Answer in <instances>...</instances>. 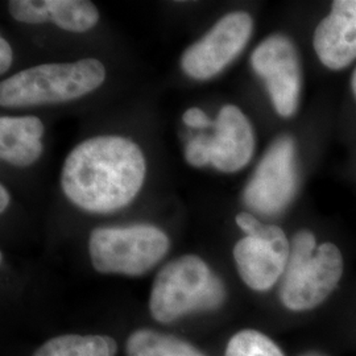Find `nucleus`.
<instances>
[{
    "label": "nucleus",
    "instance_id": "f257e3e1",
    "mask_svg": "<svg viewBox=\"0 0 356 356\" xmlns=\"http://www.w3.org/2000/svg\"><path fill=\"white\" fill-rule=\"evenodd\" d=\"M140 147L123 136H95L65 160L61 186L69 201L91 213H111L131 204L145 179Z\"/></svg>",
    "mask_w": 356,
    "mask_h": 356
},
{
    "label": "nucleus",
    "instance_id": "f03ea898",
    "mask_svg": "<svg viewBox=\"0 0 356 356\" xmlns=\"http://www.w3.org/2000/svg\"><path fill=\"white\" fill-rule=\"evenodd\" d=\"M104 78V65L97 58L38 65L1 81L0 104L28 107L73 101L98 89Z\"/></svg>",
    "mask_w": 356,
    "mask_h": 356
},
{
    "label": "nucleus",
    "instance_id": "7ed1b4c3",
    "mask_svg": "<svg viewBox=\"0 0 356 356\" xmlns=\"http://www.w3.org/2000/svg\"><path fill=\"white\" fill-rule=\"evenodd\" d=\"M226 300V288L200 256L169 261L153 282L149 309L153 318L169 323L189 313L209 312Z\"/></svg>",
    "mask_w": 356,
    "mask_h": 356
},
{
    "label": "nucleus",
    "instance_id": "20e7f679",
    "mask_svg": "<svg viewBox=\"0 0 356 356\" xmlns=\"http://www.w3.org/2000/svg\"><path fill=\"white\" fill-rule=\"evenodd\" d=\"M343 275V257L332 243L317 247L316 236L301 229L293 236L291 256L280 288L285 307L302 312L321 305Z\"/></svg>",
    "mask_w": 356,
    "mask_h": 356
},
{
    "label": "nucleus",
    "instance_id": "39448f33",
    "mask_svg": "<svg viewBox=\"0 0 356 356\" xmlns=\"http://www.w3.org/2000/svg\"><path fill=\"white\" fill-rule=\"evenodd\" d=\"M169 250V238L151 225L95 229L89 239L92 267L101 273L140 276Z\"/></svg>",
    "mask_w": 356,
    "mask_h": 356
},
{
    "label": "nucleus",
    "instance_id": "423d86ee",
    "mask_svg": "<svg viewBox=\"0 0 356 356\" xmlns=\"http://www.w3.org/2000/svg\"><path fill=\"white\" fill-rule=\"evenodd\" d=\"M235 220L247 234L234 248L238 272L251 289L268 291L285 273L291 256L288 238L280 227L264 225L248 213H239Z\"/></svg>",
    "mask_w": 356,
    "mask_h": 356
},
{
    "label": "nucleus",
    "instance_id": "0eeeda50",
    "mask_svg": "<svg viewBox=\"0 0 356 356\" xmlns=\"http://www.w3.org/2000/svg\"><path fill=\"white\" fill-rule=\"evenodd\" d=\"M298 191L296 143L282 135L270 144L248 181L243 201L257 214L277 216L292 204Z\"/></svg>",
    "mask_w": 356,
    "mask_h": 356
},
{
    "label": "nucleus",
    "instance_id": "6e6552de",
    "mask_svg": "<svg viewBox=\"0 0 356 356\" xmlns=\"http://www.w3.org/2000/svg\"><path fill=\"white\" fill-rule=\"evenodd\" d=\"M254 73L267 86L275 110L282 118H291L300 106L302 72L300 54L292 40L273 35L263 40L251 56Z\"/></svg>",
    "mask_w": 356,
    "mask_h": 356
},
{
    "label": "nucleus",
    "instance_id": "1a4fd4ad",
    "mask_svg": "<svg viewBox=\"0 0 356 356\" xmlns=\"http://www.w3.org/2000/svg\"><path fill=\"white\" fill-rule=\"evenodd\" d=\"M252 29L254 22L248 13L225 15L204 38L182 54V70L198 81L216 76L242 53Z\"/></svg>",
    "mask_w": 356,
    "mask_h": 356
},
{
    "label": "nucleus",
    "instance_id": "9d476101",
    "mask_svg": "<svg viewBox=\"0 0 356 356\" xmlns=\"http://www.w3.org/2000/svg\"><path fill=\"white\" fill-rule=\"evenodd\" d=\"M209 164L223 173H235L247 165L254 152V128L236 106H223L216 120V135L204 138Z\"/></svg>",
    "mask_w": 356,
    "mask_h": 356
},
{
    "label": "nucleus",
    "instance_id": "9b49d317",
    "mask_svg": "<svg viewBox=\"0 0 356 356\" xmlns=\"http://www.w3.org/2000/svg\"><path fill=\"white\" fill-rule=\"evenodd\" d=\"M319 61L341 70L356 58V0H335L331 11L316 28L313 38Z\"/></svg>",
    "mask_w": 356,
    "mask_h": 356
},
{
    "label": "nucleus",
    "instance_id": "f8f14e48",
    "mask_svg": "<svg viewBox=\"0 0 356 356\" xmlns=\"http://www.w3.org/2000/svg\"><path fill=\"white\" fill-rule=\"evenodd\" d=\"M44 124L36 116L0 118V157L15 166H29L42 153Z\"/></svg>",
    "mask_w": 356,
    "mask_h": 356
},
{
    "label": "nucleus",
    "instance_id": "ddd939ff",
    "mask_svg": "<svg viewBox=\"0 0 356 356\" xmlns=\"http://www.w3.org/2000/svg\"><path fill=\"white\" fill-rule=\"evenodd\" d=\"M116 350L111 337L67 334L42 344L33 356H114Z\"/></svg>",
    "mask_w": 356,
    "mask_h": 356
},
{
    "label": "nucleus",
    "instance_id": "4468645a",
    "mask_svg": "<svg viewBox=\"0 0 356 356\" xmlns=\"http://www.w3.org/2000/svg\"><path fill=\"white\" fill-rule=\"evenodd\" d=\"M127 356H204L198 348L177 337L141 329L129 335Z\"/></svg>",
    "mask_w": 356,
    "mask_h": 356
},
{
    "label": "nucleus",
    "instance_id": "2eb2a0df",
    "mask_svg": "<svg viewBox=\"0 0 356 356\" xmlns=\"http://www.w3.org/2000/svg\"><path fill=\"white\" fill-rule=\"evenodd\" d=\"M49 22L67 32L82 33L99 20L97 7L88 0H48Z\"/></svg>",
    "mask_w": 356,
    "mask_h": 356
},
{
    "label": "nucleus",
    "instance_id": "dca6fc26",
    "mask_svg": "<svg viewBox=\"0 0 356 356\" xmlns=\"http://www.w3.org/2000/svg\"><path fill=\"white\" fill-rule=\"evenodd\" d=\"M225 356H285L267 335L256 330H243L229 339Z\"/></svg>",
    "mask_w": 356,
    "mask_h": 356
},
{
    "label": "nucleus",
    "instance_id": "f3484780",
    "mask_svg": "<svg viewBox=\"0 0 356 356\" xmlns=\"http://www.w3.org/2000/svg\"><path fill=\"white\" fill-rule=\"evenodd\" d=\"M8 11L13 19L26 24H42L49 22L48 0H13Z\"/></svg>",
    "mask_w": 356,
    "mask_h": 356
},
{
    "label": "nucleus",
    "instance_id": "a211bd4d",
    "mask_svg": "<svg viewBox=\"0 0 356 356\" xmlns=\"http://www.w3.org/2000/svg\"><path fill=\"white\" fill-rule=\"evenodd\" d=\"M182 119H184V123L191 128H206L213 124L209 116L204 114L201 108H195V107L189 108L184 114Z\"/></svg>",
    "mask_w": 356,
    "mask_h": 356
},
{
    "label": "nucleus",
    "instance_id": "6ab92c4d",
    "mask_svg": "<svg viewBox=\"0 0 356 356\" xmlns=\"http://www.w3.org/2000/svg\"><path fill=\"white\" fill-rule=\"evenodd\" d=\"M13 54L11 45L4 38H0V73L4 74L13 64Z\"/></svg>",
    "mask_w": 356,
    "mask_h": 356
},
{
    "label": "nucleus",
    "instance_id": "aec40b11",
    "mask_svg": "<svg viewBox=\"0 0 356 356\" xmlns=\"http://www.w3.org/2000/svg\"><path fill=\"white\" fill-rule=\"evenodd\" d=\"M8 204H10V194H8L7 189L1 185L0 186V211L1 213L6 211V209L8 207Z\"/></svg>",
    "mask_w": 356,
    "mask_h": 356
},
{
    "label": "nucleus",
    "instance_id": "412c9836",
    "mask_svg": "<svg viewBox=\"0 0 356 356\" xmlns=\"http://www.w3.org/2000/svg\"><path fill=\"white\" fill-rule=\"evenodd\" d=\"M351 88H353V92H354L356 98V69L353 73V78H351Z\"/></svg>",
    "mask_w": 356,
    "mask_h": 356
}]
</instances>
